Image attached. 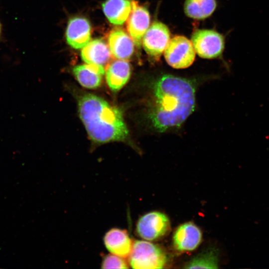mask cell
I'll return each mask as SVG.
<instances>
[{
  "label": "cell",
  "instance_id": "6da1fadb",
  "mask_svg": "<svg viewBox=\"0 0 269 269\" xmlns=\"http://www.w3.org/2000/svg\"><path fill=\"white\" fill-rule=\"evenodd\" d=\"M152 94L149 118L158 132L180 126L194 110L195 88L187 79L163 75L154 84Z\"/></svg>",
  "mask_w": 269,
  "mask_h": 269
},
{
  "label": "cell",
  "instance_id": "7a4b0ae2",
  "mask_svg": "<svg viewBox=\"0 0 269 269\" xmlns=\"http://www.w3.org/2000/svg\"><path fill=\"white\" fill-rule=\"evenodd\" d=\"M80 117L92 139L99 143L125 139L128 131L117 108L101 98L87 94L78 103Z\"/></svg>",
  "mask_w": 269,
  "mask_h": 269
},
{
  "label": "cell",
  "instance_id": "3957f363",
  "mask_svg": "<svg viewBox=\"0 0 269 269\" xmlns=\"http://www.w3.org/2000/svg\"><path fill=\"white\" fill-rule=\"evenodd\" d=\"M129 257L130 266L135 269H162L167 261L166 254L159 246L141 240L133 243Z\"/></svg>",
  "mask_w": 269,
  "mask_h": 269
},
{
  "label": "cell",
  "instance_id": "277c9868",
  "mask_svg": "<svg viewBox=\"0 0 269 269\" xmlns=\"http://www.w3.org/2000/svg\"><path fill=\"white\" fill-rule=\"evenodd\" d=\"M195 52L192 42L183 36H176L169 40L164 50L167 63L174 68L190 66L195 59Z\"/></svg>",
  "mask_w": 269,
  "mask_h": 269
},
{
  "label": "cell",
  "instance_id": "5b68a950",
  "mask_svg": "<svg viewBox=\"0 0 269 269\" xmlns=\"http://www.w3.org/2000/svg\"><path fill=\"white\" fill-rule=\"evenodd\" d=\"M191 42L201 57L212 59L218 57L224 48V39L219 33L209 29H199L192 34Z\"/></svg>",
  "mask_w": 269,
  "mask_h": 269
},
{
  "label": "cell",
  "instance_id": "8992f818",
  "mask_svg": "<svg viewBox=\"0 0 269 269\" xmlns=\"http://www.w3.org/2000/svg\"><path fill=\"white\" fill-rule=\"evenodd\" d=\"M169 229L168 217L159 211L144 214L138 219L136 225L137 234L147 241H153L163 236Z\"/></svg>",
  "mask_w": 269,
  "mask_h": 269
},
{
  "label": "cell",
  "instance_id": "52a82bcc",
  "mask_svg": "<svg viewBox=\"0 0 269 269\" xmlns=\"http://www.w3.org/2000/svg\"><path fill=\"white\" fill-rule=\"evenodd\" d=\"M170 33L166 25L155 21L148 27L143 36L141 44L146 53L159 59L170 40Z\"/></svg>",
  "mask_w": 269,
  "mask_h": 269
},
{
  "label": "cell",
  "instance_id": "ba28073f",
  "mask_svg": "<svg viewBox=\"0 0 269 269\" xmlns=\"http://www.w3.org/2000/svg\"><path fill=\"white\" fill-rule=\"evenodd\" d=\"M132 5V10L127 19V30L134 45L140 47L143 36L149 25L150 15L147 9L137 2L133 0Z\"/></svg>",
  "mask_w": 269,
  "mask_h": 269
},
{
  "label": "cell",
  "instance_id": "9c48e42d",
  "mask_svg": "<svg viewBox=\"0 0 269 269\" xmlns=\"http://www.w3.org/2000/svg\"><path fill=\"white\" fill-rule=\"evenodd\" d=\"M202 237V232L198 226L192 222H186L175 230L173 236V246L180 252L193 251L200 244Z\"/></svg>",
  "mask_w": 269,
  "mask_h": 269
},
{
  "label": "cell",
  "instance_id": "30bf717a",
  "mask_svg": "<svg viewBox=\"0 0 269 269\" xmlns=\"http://www.w3.org/2000/svg\"><path fill=\"white\" fill-rule=\"evenodd\" d=\"M91 35V25L86 18L74 17L69 19L66 38L68 44L72 48H83L90 41Z\"/></svg>",
  "mask_w": 269,
  "mask_h": 269
},
{
  "label": "cell",
  "instance_id": "8fae6325",
  "mask_svg": "<svg viewBox=\"0 0 269 269\" xmlns=\"http://www.w3.org/2000/svg\"><path fill=\"white\" fill-rule=\"evenodd\" d=\"M107 249L112 254L126 259L130 256L133 243L126 230L112 228L104 236Z\"/></svg>",
  "mask_w": 269,
  "mask_h": 269
},
{
  "label": "cell",
  "instance_id": "7c38bea8",
  "mask_svg": "<svg viewBox=\"0 0 269 269\" xmlns=\"http://www.w3.org/2000/svg\"><path fill=\"white\" fill-rule=\"evenodd\" d=\"M108 46L113 56L127 60L134 52V43L131 37L121 28L113 29L108 37Z\"/></svg>",
  "mask_w": 269,
  "mask_h": 269
},
{
  "label": "cell",
  "instance_id": "4fadbf2b",
  "mask_svg": "<svg viewBox=\"0 0 269 269\" xmlns=\"http://www.w3.org/2000/svg\"><path fill=\"white\" fill-rule=\"evenodd\" d=\"M112 55L109 46L101 39L90 41L81 52V58L86 63L103 66L111 61Z\"/></svg>",
  "mask_w": 269,
  "mask_h": 269
},
{
  "label": "cell",
  "instance_id": "5bb4252c",
  "mask_svg": "<svg viewBox=\"0 0 269 269\" xmlns=\"http://www.w3.org/2000/svg\"><path fill=\"white\" fill-rule=\"evenodd\" d=\"M131 76V67L126 60L118 59L111 62L106 71V79L110 89L117 92L128 81Z\"/></svg>",
  "mask_w": 269,
  "mask_h": 269
},
{
  "label": "cell",
  "instance_id": "9a60e30c",
  "mask_svg": "<svg viewBox=\"0 0 269 269\" xmlns=\"http://www.w3.org/2000/svg\"><path fill=\"white\" fill-rule=\"evenodd\" d=\"M73 73L82 86L95 89L101 85L105 71L103 66L86 63L75 66Z\"/></svg>",
  "mask_w": 269,
  "mask_h": 269
},
{
  "label": "cell",
  "instance_id": "2e32d148",
  "mask_svg": "<svg viewBox=\"0 0 269 269\" xmlns=\"http://www.w3.org/2000/svg\"><path fill=\"white\" fill-rule=\"evenodd\" d=\"M104 13L112 23L121 25L128 19L132 8L130 0H107L102 4Z\"/></svg>",
  "mask_w": 269,
  "mask_h": 269
},
{
  "label": "cell",
  "instance_id": "e0dca14e",
  "mask_svg": "<svg viewBox=\"0 0 269 269\" xmlns=\"http://www.w3.org/2000/svg\"><path fill=\"white\" fill-rule=\"evenodd\" d=\"M216 7L215 0H186L184 5L186 15L196 19L210 16Z\"/></svg>",
  "mask_w": 269,
  "mask_h": 269
},
{
  "label": "cell",
  "instance_id": "ac0fdd59",
  "mask_svg": "<svg viewBox=\"0 0 269 269\" xmlns=\"http://www.w3.org/2000/svg\"><path fill=\"white\" fill-rule=\"evenodd\" d=\"M218 253L214 249H208L192 259L185 267L187 269H217Z\"/></svg>",
  "mask_w": 269,
  "mask_h": 269
},
{
  "label": "cell",
  "instance_id": "d6986e66",
  "mask_svg": "<svg viewBox=\"0 0 269 269\" xmlns=\"http://www.w3.org/2000/svg\"><path fill=\"white\" fill-rule=\"evenodd\" d=\"M125 259L114 254H109L105 256L102 262V269H128L127 262Z\"/></svg>",
  "mask_w": 269,
  "mask_h": 269
},
{
  "label": "cell",
  "instance_id": "ffe728a7",
  "mask_svg": "<svg viewBox=\"0 0 269 269\" xmlns=\"http://www.w3.org/2000/svg\"><path fill=\"white\" fill-rule=\"evenodd\" d=\"M1 33V25L0 22V37Z\"/></svg>",
  "mask_w": 269,
  "mask_h": 269
}]
</instances>
